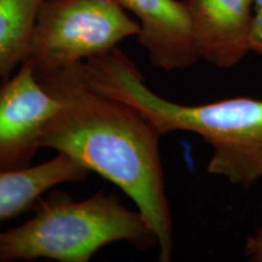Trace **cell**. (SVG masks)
I'll list each match as a JSON object with an SVG mask.
<instances>
[{
	"label": "cell",
	"mask_w": 262,
	"mask_h": 262,
	"mask_svg": "<svg viewBox=\"0 0 262 262\" xmlns=\"http://www.w3.org/2000/svg\"><path fill=\"white\" fill-rule=\"evenodd\" d=\"M34 74L61 102L40 137L41 148L71 157L118 186L155 232L159 261H171L173 222L159 152L162 134L136 107L91 86L84 62L34 67Z\"/></svg>",
	"instance_id": "1"
},
{
	"label": "cell",
	"mask_w": 262,
	"mask_h": 262,
	"mask_svg": "<svg viewBox=\"0 0 262 262\" xmlns=\"http://www.w3.org/2000/svg\"><path fill=\"white\" fill-rule=\"evenodd\" d=\"M90 85L136 107L162 136L186 131L211 146L209 173L243 188L262 179V100L232 97L181 104L160 97L145 83L136 64L119 48L84 61Z\"/></svg>",
	"instance_id": "2"
},
{
	"label": "cell",
	"mask_w": 262,
	"mask_h": 262,
	"mask_svg": "<svg viewBox=\"0 0 262 262\" xmlns=\"http://www.w3.org/2000/svg\"><path fill=\"white\" fill-rule=\"evenodd\" d=\"M25 224L0 231V262H88L107 244L125 241L141 250L158 247L139 210L123 204L116 193L98 191L83 201L54 189L33 208Z\"/></svg>",
	"instance_id": "3"
},
{
	"label": "cell",
	"mask_w": 262,
	"mask_h": 262,
	"mask_svg": "<svg viewBox=\"0 0 262 262\" xmlns=\"http://www.w3.org/2000/svg\"><path fill=\"white\" fill-rule=\"evenodd\" d=\"M139 33V22L116 0H45L26 60L34 67L84 62Z\"/></svg>",
	"instance_id": "4"
},
{
	"label": "cell",
	"mask_w": 262,
	"mask_h": 262,
	"mask_svg": "<svg viewBox=\"0 0 262 262\" xmlns=\"http://www.w3.org/2000/svg\"><path fill=\"white\" fill-rule=\"evenodd\" d=\"M60 107L27 60L9 79L0 80V171L31 166L41 149L42 133Z\"/></svg>",
	"instance_id": "5"
},
{
	"label": "cell",
	"mask_w": 262,
	"mask_h": 262,
	"mask_svg": "<svg viewBox=\"0 0 262 262\" xmlns=\"http://www.w3.org/2000/svg\"><path fill=\"white\" fill-rule=\"evenodd\" d=\"M116 2L137 17V41L153 67L169 73L192 67L201 60L183 0Z\"/></svg>",
	"instance_id": "6"
},
{
	"label": "cell",
	"mask_w": 262,
	"mask_h": 262,
	"mask_svg": "<svg viewBox=\"0 0 262 262\" xmlns=\"http://www.w3.org/2000/svg\"><path fill=\"white\" fill-rule=\"evenodd\" d=\"M199 57L232 68L249 54L255 0H183Z\"/></svg>",
	"instance_id": "7"
},
{
	"label": "cell",
	"mask_w": 262,
	"mask_h": 262,
	"mask_svg": "<svg viewBox=\"0 0 262 262\" xmlns=\"http://www.w3.org/2000/svg\"><path fill=\"white\" fill-rule=\"evenodd\" d=\"M90 170L71 157H56L35 166L0 171V224L33 210L39 199L62 183L85 181Z\"/></svg>",
	"instance_id": "8"
},
{
	"label": "cell",
	"mask_w": 262,
	"mask_h": 262,
	"mask_svg": "<svg viewBox=\"0 0 262 262\" xmlns=\"http://www.w3.org/2000/svg\"><path fill=\"white\" fill-rule=\"evenodd\" d=\"M45 0H0V80L26 60L35 19Z\"/></svg>",
	"instance_id": "9"
},
{
	"label": "cell",
	"mask_w": 262,
	"mask_h": 262,
	"mask_svg": "<svg viewBox=\"0 0 262 262\" xmlns=\"http://www.w3.org/2000/svg\"><path fill=\"white\" fill-rule=\"evenodd\" d=\"M249 52L262 55V0H255L248 38Z\"/></svg>",
	"instance_id": "10"
},
{
	"label": "cell",
	"mask_w": 262,
	"mask_h": 262,
	"mask_svg": "<svg viewBox=\"0 0 262 262\" xmlns=\"http://www.w3.org/2000/svg\"><path fill=\"white\" fill-rule=\"evenodd\" d=\"M244 253L250 261L262 262V226L247 239Z\"/></svg>",
	"instance_id": "11"
}]
</instances>
